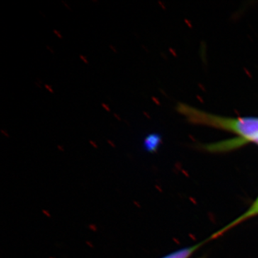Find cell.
<instances>
[{
    "mask_svg": "<svg viewBox=\"0 0 258 258\" xmlns=\"http://www.w3.org/2000/svg\"><path fill=\"white\" fill-rule=\"evenodd\" d=\"M178 111L193 123L233 132L247 142H254L258 137V118L217 116L186 104H179Z\"/></svg>",
    "mask_w": 258,
    "mask_h": 258,
    "instance_id": "6da1fadb",
    "label": "cell"
},
{
    "mask_svg": "<svg viewBox=\"0 0 258 258\" xmlns=\"http://www.w3.org/2000/svg\"><path fill=\"white\" fill-rule=\"evenodd\" d=\"M201 245V244L194 245L192 247H186V248H183L179 249V250L176 251V252H172L164 256L162 258H189L199 248V247Z\"/></svg>",
    "mask_w": 258,
    "mask_h": 258,
    "instance_id": "7a4b0ae2",
    "label": "cell"
},
{
    "mask_svg": "<svg viewBox=\"0 0 258 258\" xmlns=\"http://www.w3.org/2000/svg\"><path fill=\"white\" fill-rule=\"evenodd\" d=\"M255 215H258V198L255 200V202L252 204V206L247 210V212H244L243 215L239 217V218L237 219V220H236L235 221L232 222L231 225L227 226V228L226 229L235 225V224H238L239 222L243 221V220H246V219L250 218V217L255 216Z\"/></svg>",
    "mask_w": 258,
    "mask_h": 258,
    "instance_id": "3957f363",
    "label": "cell"
},
{
    "mask_svg": "<svg viewBox=\"0 0 258 258\" xmlns=\"http://www.w3.org/2000/svg\"><path fill=\"white\" fill-rule=\"evenodd\" d=\"M159 142H160V139L159 137L157 135H150L146 139L144 145L148 150H154L157 149Z\"/></svg>",
    "mask_w": 258,
    "mask_h": 258,
    "instance_id": "277c9868",
    "label": "cell"
}]
</instances>
